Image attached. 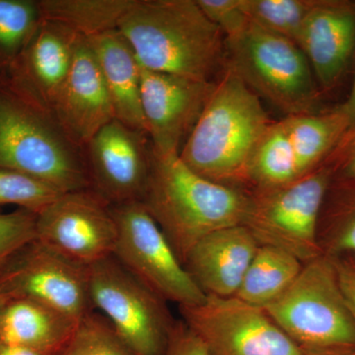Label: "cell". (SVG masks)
Masks as SVG:
<instances>
[{"label":"cell","mask_w":355,"mask_h":355,"mask_svg":"<svg viewBox=\"0 0 355 355\" xmlns=\"http://www.w3.org/2000/svg\"><path fill=\"white\" fill-rule=\"evenodd\" d=\"M118 30L144 69L207 83L225 69V35L197 0H135Z\"/></svg>","instance_id":"1"},{"label":"cell","mask_w":355,"mask_h":355,"mask_svg":"<svg viewBox=\"0 0 355 355\" xmlns=\"http://www.w3.org/2000/svg\"><path fill=\"white\" fill-rule=\"evenodd\" d=\"M272 123L260 97L225 67L180 158L205 179L249 191L250 162Z\"/></svg>","instance_id":"2"},{"label":"cell","mask_w":355,"mask_h":355,"mask_svg":"<svg viewBox=\"0 0 355 355\" xmlns=\"http://www.w3.org/2000/svg\"><path fill=\"white\" fill-rule=\"evenodd\" d=\"M140 202L184 263L205 236L244 223L250 191L205 179L180 155H160L151 148L150 170Z\"/></svg>","instance_id":"3"},{"label":"cell","mask_w":355,"mask_h":355,"mask_svg":"<svg viewBox=\"0 0 355 355\" xmlns=\"http://www.w3.org/2000/svg\"><path fill=\"white\" fill-rule=\"evenodd\" d=\"M0 168L60 193L92 188L85 158L53 114L0 81Z\"/></svg>","instance_id":"4"},{"label":"cell","mask_w":355,"mask_h":355,"mask_svg":"<svg viewBox=\"0 0 355 355\" xmlns=\"http://www.w3.org/2000/svg\"><path fill=\"white\" fill-rule=\"evenodd\" d=\"M225 67L286 116L314 114L320 103L314 73L298 44L249 21L225 38Z\"/></svg>","instance_id":"5"},{"label":"cell","mask_w":355,"mask_h":355,"mask_svg":"<svg viewBox=\"0 0 355 355\" xmlns=\"http://www.w3.org/2000/svg\"><path fill=\"white\" fill-rule=\"evenodd\" d=\"M263 310L305 352L355 347V322L333 260L324 254L304 263L293 284Z\"/></svg>","instance_id":"6"},{"label":"cell","mask_w":355,"mask_h":355,"mask_svg":"<svg viewBox=\"0 0 355 355\" xmlns=\"http://www.w3.org/2000/svg\"><path fill=\"white\" fill-rule=\"evenodd\" d=\"M331 181L333 172L324 162L291 183L250 191L243 225L259 245L279 248L303 263H309L323 254L318 242V227Z\"/></svg>","instance_id":"7"},{"label":"cell","mask_w":355,"mask_h":355,"mask_svg":"<svg viewBox=\"0 0 355 355\" xmlns=\"http://www.w3.org/2000/svg\"><path fill=\"white\" fill-rule=\"evenodd\" d=\"M88 292L93 311L108 320L133 354H164L177 321L167 302L114 256L89 266Z\"/></svg>","instance_id":"8"},{"label":"cell","mask_w":355,"mask_h":355,"mask_svg":"<svg viewBox=\"0 0 355 355\" xmlns=\"http://www.w3.org/2000/svg\"><path fill=\"white\" fill-rule=\"evenodd\" d=\"M118 238L113 256L166 302L198 305L207 295L140 200L111 205Z\"/></svg>","instance_id":"9"},{"label":"cell","mask_w":355,"mask_h":355,"mask_svg":"<svg viewBox=\"0 0 355 355\" xmlns=\"http://www.w3.org/2000/svg\"><path fill=\"white\" fill-rule=\"evenodd\" d=\"M179 310L209 355H306L263 308L236 296L207 295L200 304Z\"/></svg>","instance_id":"10"},{"label":"cell","mask_w":355,"mask_h":355,"mask_svg":"<svg viewBox=\"0 0 355 355\" xmlns=\"http://www.w3.org/2000/svg\"><path fill=\"white\" fill-rule=\"evenodd\" d=\"M0 298H24L79 322L92 312L88 268L69 260L35 239L0 266Z\"/></svg>","instance_id":"11"},{"label":"cell","mask_w":355,"mask_h":355,"mask_svg":"<svg viewBox=\"0 0 355 355\" xmlns=\"http://www.w3.org/2000/svg\"><path fill=\"white\" fill-rule=\"evenodd\" d=\"M116 238L111 205L92 188L60 193L37 214L36 239L86 268L113 256Z\"/></svg>","instance_id":"12"},{"label":"cell","mask_w":355,"mask_h":355,"mask_svg":"<svg viewBox=\"0 0 355 355\" xmlns=\"http://www.w3.org/2000/svg\"><path fill=\"white\" fill-rule=\"evenodd\" d=\"M141 108L151 148L180 155L209 101L216 83L195 80L140 67Z\"/></svg>","instance_id":"13"},{"label":"cell","mask_w":355,"mask_h":355,"mask_svg":"<svg viewBox=\"0 0 355 355\" xmlns=\"http://www.w3.org/2000/svg\"><path fill=\"white\" fill-rule=\"evenodd\" d=\"M146 132L110 121L86 144L93 190L111 205L141 200L150 170L151 144Z\"/></svg>","instance_id":"14"},{"label":"cell","mask_w":355,"mask_h":355,"mask_svg":"<svg viewBox=\"0 0 355 355\" xmlns=\"http://www.w3.org/2000/svg\"><path fill=\"white\" fill-rule=\"evenodd\" d=\"M80 37L64 26L42 19L24 49L8 60L3 80L26 99L51 114L69 76Z\"/></svg>","instance_id":"15"},{"label":"cell","mask_w":355,"mask_h":355,"mask_svg":"<svg viewBox=\"0 0 355 355\" xmlns=\"http://www.w3.org/2000/svg\"><path fill=\"white\" fill-rule=\"evenodd\" d=\"M51 114L79 148L85 147L96 133L116 119L108 89L87 38L80 37L77 41L69 76Z\"/></svg>","instance_id":"16"},{"label":"cell","mask_w":355,"mask_h":355,"mask_svg":"<svg viewBox=\"0 0 355 355\" xmlns=\"http://www.w3.org/2000/svg\"><path fill=\"white\" fill-rule=\"evenodd\" d=\"M297 44L319 85L324 90L335 87L349 69L355 51V1L318 0Z\"/></svg>","instance_id":"17"},{"label":"cell","mask_w":355,"mask_h":355,"mask_svg":"<svg viewBox=\"0 0 355 355\" xmlns=\"http://www.w3.org/2000/svg\"><path fill=\"white\" fill-rule=\"evenodd\" d=\"M259 246L243 224L219 229L193 245L184 266L205 295L232 297Z\"/></svg>","instance_id":"18"},{"label":"cell","mask_w":355,"mask_h":355,"mask_svg":"<svg viewBox=\"0 0 355 355\" xmlns=\"http://www.w3.org/2000/svg\"><path fill=\"white\" fill-rule=\"evenodd\" d=\"M78 322L24 298L2 299L0 343L49 355L64 354Z\"/></svg>","instance_id":"19"},{"label":"cell","mask_w":355,"mask_h":355,"mask_svg":"<svg viewBox=\"0 0 355 355\" xmlns=\"http://www.w3.org/2000/svg\"><path fill=\"white\" fill-rule=\"evenodd\" d=\"M87 39L108 89L116 120L146 133L141 108V72L132 46L118 29Z\"/></svg>","instance_id":"20"},{"label":"cell","mask_w":355,"mask_h":355,"mask_svg":"<svg viewBox=\"0 0 355 355\" xmlns=\"http://www.w3.org/2000/svg\"><path fill=\"white\" fill-rule=\"evenodd\" d=\"M284 123L301 177L323 164L349 130V119L340 106L331 111L286 116Z\"/></svg>","instance_id":"21"},{"label":"cell","mask_w":355,"mask_h":355,"mask_svg":"<svg viewBox=\"0 0 355 355\" xmlns=\"http://www.w3.org/2000/svg\"><path fill=\"white\" fill-rule=\"evenodd\" d=\"M303 266L302 261L284 250L260 245L235 296L265 308L293 284Z\"/></svg>","instance_id":"22"},{"label":"cell","mask_w":355,"mask_h":355,"mask_svg":"<svg viewBox=\"0 0 355 355\" xmlns=\"http://www.w3.org/2000/svg\"><path fill=\"white\" fill-rule=\"evenodd\" d=\"M135 0H41L42 19L57 23L84 38L118 29Z\"/></svg>","instance_id":"23"},{"label":"cell","mask_w":355,"mask_h":355,"mask_svg":"<svg viewBox=\"0 0 355 355\" xmlns=\"http://www.w3.org/2000/svg\"><path fill=\"white\" fill-rule=\"evenodd\" d=\"M300 177L284 120L272 121L250 162L248 189L268 190L291 183Z\"/></svg>","instance_id":"24"},{"label":"cell","mask_w":355,"mask_h":355,"mask_svg":"<svg viewBox=\"0 0 355 355\" xmlns=\"http://www.w3.org/2000/svg\"><path fill=\"white\" fill-rule=\"evenodd\" d=\"M322 254L355 258V186L331 181L318 227Z\"/></svg>","instance_id":"25"},{"label":"cell","mask_w":355,"mask_h":355,"mask_svg":"<svg viewBox=\"0 0 355 355\" xmlns=\"http://www.w3.org/2000/svg\"><path fill=\"white\" fill-rule=\"evenodd\" d=\"M318 0H241L248 19L297 44Z\"/></svg>","instance_id":"26"},{"label":"cell","mask_w":355,"mask_h":355,"mask_svg":"<svg viewBox=\"0 0 355 355\" xmlns=\"http://www.w3.org/2000/svg\"><path fill=\"white\" fill-rule=\"evenodd\" d=\"M41 21L38 1L0 0V51L7 62L24 49Z\"/></svg>","instance_id":"27"},{"label":"cell","mask_w":355,"mask_h":355,"mask_svg":"<svg viewBox=\"0 0 355 355\" xmlns=\"http://www.w3.org/2000/svg\"><path fill=\"white\" fill-rule=\"evenodd\" d=\"M62 355H135L103 315L89 313L77 324Z\"/></svg>","instance_id":"28"},{"label":"cell","mask_w":355,"mask_h":355,"mask_svg":"<svg viewBox=\"0 0 355 355\" xmlns=\"http://www.w3.org/2000/svg\"><path fill=\"white\" fill-rule=\"evenodd\" d=\"M60 193L34 178L0 168V207L15 205L38 214Z\"/></svg>","instance_id":"29"},{"label":"cell","mask_w":355,"mask_h":355,"mask_svg":"<svg viewBox=\"0 0 355 355\" xmlns=\"http://www.w3.org/2000/svg\"><path fill=\"white\" fill-rule=\"evenodd\" d=\"M37 214L17 209L0 214V266L19 248L36 239Z\"/></svg>","instance_id":"30"},{"label":"cell","mask_w":355,"mask_h":355,"mask_svg":"<svg viewBox=\"0 0 355 355\" xmlns=\"http://www.w3.org/2000/svg\"><path fill=\"white\" fill-rule=\"evenodd\" d=\"M202 12L223 32L226 37L233 36L244 29L249 23L243 11L241 0H197Z\"/></svg>","instance_id":"31"},{"label":"cell","mask_w":355,"mask_h":355,"mask_svg":"<svg viewBox=\"0 0 355 355\" xmlns=\"http://www.w3.org/2000/svg\"><path fill=\"white\" fill-rule=\"evenodd\" d=\"M324 162L333 172V181L355 186V127L343 135Z\"/></svg>","instance_id":"32"},{"label":"cell","mask_w":355,"mask_h":355,"mask_svg":"<svg viewBox=\"0 0 355 355\" xmlns=\"http://www.w3.org/2000/svg\"><path fill=\"white\" fill-rule=\"evenodd\" d=\"M163 355H209L203 343L182 320L177 321Z\"/></svg>","instance_id":"33"},{"label":"cell","mask_w":355,"mask_h":355,"mask_svg":"<svg viewBox=\"0 0 355 355\" xmlns=\"http://www.w3.org/2000/svg\"><path fill=\"white\" fill-rule=\"evenodd\" d=\"M331 259L336 268L343 297L355 322V258L343 257Z\"/></svg>","instance_id":"34"},{"label":"cell","mask_w":355,"mask_h":355,"mask_svg":"<svg viewBox=\"0 0 355 355\" xmlns=\"http://www.w3.org/2000/svg\"><path fill=\"white\" fill-rule=\"evenodd\" d=\"M340 108L349 119V128L355 127V73L349 97H347V101L340 105Z\"/></svg>","instance_id":"35"},{"label":"cell","mask_w":355,"mask_h":355,"mask_svg":"<svg viewBox=\"0 0 355 355\" xmlns=\"http://www.w3.org/2000/svg\"><path fill=\"white\" fill-rule=\"evenodd\" d=\"M0 355H49L24 347H13L0 343Z\"/></svg>","instance_id":"36"},{"label":"cell","mask_w":355,"mask_h":355,"mask_svg":"<svg viewBox=\"0 0 355 355\" xmlns=\"http://www.w3.org/2000/svg\"><path fill=\"white\" fill-rule=\"evenodd\" d=\"M305 354L306 355H355V347H352V349L307 350Z\"/></svg>","instance_id":"37"},{"label":"cell","mask_w":355,"mask_h":355,"mask_svg":"<svg viewBox=\"0 0 355 355\" xmlns=\"http://www.w3.org/2000/svg\"><path fill=\"white\" fill-rule=\"evenodd\" d=\"M2 302V298H0V304H1Z\"/></svg>","instance_id":"38"}]
</instances>
